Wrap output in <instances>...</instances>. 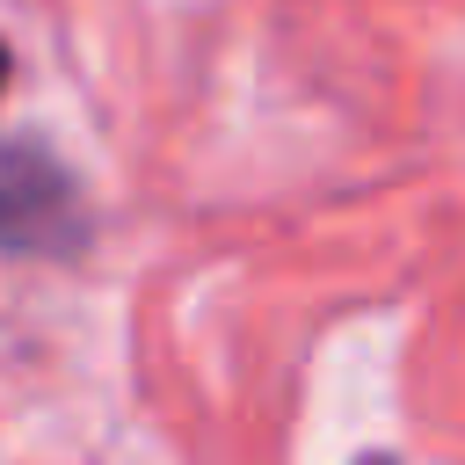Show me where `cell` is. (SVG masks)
Segmentation results:
<instances>
[{"label":"cell","mask_w":465,"mask_h":465,"mask_svg":"<svg viewBox=\"0 0 465 465\" xmlns=\"http://www.w3.org/2000/svg\"><path fill=\"white\" fill-rule=\"evenodd\" d=\"M87 196L80 182L36 145V138H0V254H44L65 262L87 247Z\"/></svg>","instance_id":"1"},{"label":"cell","mask_w":465,"mask_h":465,"mask_svg":"<svg viewBox=\"0 0 465 465\" xmlns=\"http://www.w3.org/2000/svg\"><path fill=\"white\" fill-rule=\"evenodd\" d=\"M0 80H7V44H0Z\"/></svg>","instance_id":"2"}]
</instances>
